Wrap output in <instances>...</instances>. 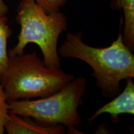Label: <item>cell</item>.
<instances>
[{"label": "cell", "mask_w": 134, "mask_h": 134, "mask_svg": "<svg viewBox=\"0 0 134 134\" xmlns=\"http://www.w3.org/2000/svg\"><path fill=\"white\" fill-rule=\"evenodd\" d=\"M58 53L63 58L88 63L93 70L97 87L106 98H114L121 91L120 82L134 77L133 54L124 43L120 30L117 39L104 48L87 45L81 32L68 33Z\"/></svg>", "instance_id": "cell-1"}, {"label": "cell", "mask_w": 134, "mask_h": 134, "mask_svg": "<svg viewBox=\"0 0 134 134\" xmlns=\"http://www.w3.org/2000/svg\"><path fill=\"white\" fill-rule=\"evenodd\" d=\"M9 57L7 68L0 75L8 100L46 98L74 79L60 68L46 66L36 52Z\"/></svg>", "instance_id": "cell-2"}, {"label": "cell", "mask_w": 134, "mask_h": 134, "mask_svg": "<svg viewBox=\"0 0 134 134\" xmlns=\"http://www.w3.org/2000/svg\"><path fill=\"white\" fill-rule=\"evenodd\" d=\"M16 20L21 31L17 44L8 51L9 57L23 54L27 45L34 43L41 49L46 66L60 68L57 45L60 35L66 29V16L60 11L47 13L34 0H22Z\"/></svg>", "instance_id": "cell-3"}, {"label": "cell", "mask_w": 134, "mask_h": 134, "mask_svg": "<svg viewBox=\"0 0 134 134\" xmlns=\"http://www.w3.org/2000/svg\"><path fill=\"white\" fill-rule=\"evenodd\" d=\"M87 89L84 77L74 78L49 96L36 99L8 100L9 113L29 117L46 125H62L72 132L81 123L78 108Z\"/></svg>", "instance_id": "cell-4"}, {"label": "cell", "mask_w": 134, "mask_h": 134, "mask_svg": "<svg viewBox=\"0 0 134 134\" xmlns=\"http://www.w3.org/2000/svg\"><path fill=\"white\" fill-rule=\"evenodd\" d=\"M124 90L120 92L111 101L103 105L88 119L90 123L103 114H109L110 118L114 123H118L119 116L122 114L133 115L134 114V83L132 78L126 80Z\"/></svg>", "instance_id": "cell-5"}, {"label": "cell", "mask_w": 134, "mask_h": 134, "mask_svg": "<svg viewBox=\"0 0 134 134\" xmlns=\"http://www.w3.org/2000/svg\"><path fill=\"white\" fill-rule=\"evenodd\" d=\"M4 130L9 134H64L66 127L62 125H43L34 122L29 117L9 113Z\"/></svg>", "instance_id": "cell-6"}, {"label": "cell", "mask_w": 134, "mask_h": 134, "mask_svg": "<svg viewBox=\"0 0 134 134\" xmlns=\"http://www.w3.org/2000/svg\"><path fill=\"white\" fill-rule=\"evenodd\" d=\"M119 8H121L124 16L123 41L133 52L134 50V0H116Z\"/></svg>", "instance_id": "cell-7"}, {"label": "cell", "mask_w": 134, "mask_h": 134, "mask_svg": "<svg viewBox=\"0 0 134 134\" xmlns=\"http://www.w3.org/2000/svg\"><path fill=\"white\" fill-rule=\"evenodd\" d=\"M7 17H0V75H2L8 67L9 55L7 50L8 40L12 34V30L8 25Z\"/></svg>", "instance_id": "cell-8"}, {"label": "cell", "mask_w": 134, "mask_h": 134, "mask_svg": "<svg viewBox=\"0 0 134 134\" xmlns=\"http://www.w3.org/2000/svg\"><path fill=\"white\" fill-rule=\"evenodd\" d=\"M9 114L8 103L3 87L0 82V134L4 133V124Z\"/></svg>", "instance_id": "cell-9"}, {"label": "cell", "mask_w": 134, "mask_h": 134, "mask_svg": "<svg viewBox=\"0 0 134 134\" xmlns=\"http://www.w3.org/2000/svg\"><path fill=\"white\" fill-rule=\"evenodd\" d=\"M47 13L60 11V8L64 6L66 0H34Z\"/></svg>", "instance_id": "cell-10"}, {"label": "cell", "mask_w": 134, "mask_h": 134, "mask_svg": "<svg viewBox=\"0 0 134 134\" xmlns=\"http://www.w3.org/2000/svg\"><path fill=\"white\" fill-rule=\"evenodd\" d=\"M9 11V7L3 0H0V17L5 16Z\"/></svg>", "instance_id": "cell-11"}]
</instances>
